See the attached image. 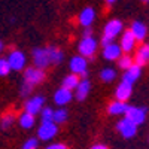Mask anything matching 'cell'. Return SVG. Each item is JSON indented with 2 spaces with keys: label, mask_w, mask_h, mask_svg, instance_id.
<instances>
[{
  "label": "cell",
  "mask_w": 149,
  "mask_h": 149,
  "mask_svg": "<svg viewBox=\"0 0 149 149\" xmlns=\"http://www.w3.org/2000/svg\"><path fill=\"white\" fill-rule=\"evenodd\" d=\"M131 64H134L133 63V60L128 57V55H124V57H119V67L121 69H124V70H127Z\"/></svg>",
  "instance_id": "484cf974"
},
{
  "label": "cell",
  "mask_w": 149,
  "mask_h": 149,
  "mask_svg": "<svg viewBox=\"0 0 149 149\" xmlns=\"http://www.w3.org/2000/svg\"><path fill=\"white\" fill-rule=\"evenodd\" d=\"M12 122H14V115L12 113H9V115H5L3 116V119H2V128H9L10 125H12Z\"/></svg>",
  "instance_id": "83f0119b"
},
{
  "label": "cell",
  "mask_w": 149,
  "mask_h": 149,
  "mask_svg": "<svg viewBox=\"0 0 149 149\" xmlns=\"http://www.w3.org/2000/svg\"><path fill=\"white\" fill-rule=\"evenodd\" d=\"M97 49V42L93 37H84L79 43V52L82 57H93Z\"/></svg>",
  "instance_id": "277c9868"
},
{
  "label": "cell",
  "mask_w": 149,
  "mask_h": 149,
  "mask_svg": "<svg viewBox=\"0 0 149 149\" xmlns=\"http://www.w3.org/2000/svg\"><path fill=\"white\" fill-rule=\"evenodd\" d=\"M58 131V127L57 124L52 122V121H45L42 122V125L39 127V130H37V137H39L40 140L43 142H48L55 137V134Z\"/></svg>",
  "instance_id": "6da1fadb"
},
{
  "label": "cell",
  "mask_w": 149,
  "mask_h": 149,
  "mask_svg": "<svg viewBox=\"0 0 149 149\" xmlns=\"http://www.w3.org/2000/svg\"><path fill=\"white\" fill-rule=\"evenodd\" d=\"M70 70L73 72V74H86V60L79 55V57H73L70 61Z\"/></svg>",
  "instance_id": "ba28073f"
},
{
  "label": "cell",
  "mask_w": 149,
  "mask_h": 149,
  "mask_svg": "<svg viewBox=\"0 0 149 149\" xmlns=\"http://www.w3.org/2000/svg\"><path fill=\"white\" fill-rule=\"evenodd\" d=\"M52 109H49V107H45L42 110V121H52Z\"/></svg>",
  "instance_id": "f546056e"
},
{
  "label": "cell",
  "mask_w": 149,
  "mask_h": 149,
  "mask_svg": "<svg viewBox=\"0 0 149 149\" xmlns=\"http://www.w3.org/2000/svg\"><path fill=\"white\" fill-rule=\"evenodd\" d=\"M115 76H116V72H115L113 69H104V70L100 73V78H102V81H104V82L113 81Z\"/></svg>",
  "instance_id": "d4e9b609"
},
{
  "label": "cell",
  "mask_w": 149,
  "mask_h": 149,
  "mask_svg": "<svg viewBox=\"0 0 149 149\" xmlns=\"http://www.w3.org/2000/svg\"><path fill=\"white\" fill-rule=\"evenodd\" d=\"M24 79H26V82H29L31 85H36V84H39L45 79V73L42 72V69L29 67L26 70V73H24Z\"/></svg>",
  "instance_id": "52a82bcc"
},
{
  "label": "cell",
  "mask_w": 149,
  "mask_h": 149,
  "mask_svg": "<svg viewBox=\"0 0 149 149\" xmlns=\"http://www.w3.org/2000/svg\"><path fill=\"white\" fill-rule=\"evenodd\" d=\"M79 84V78H78V74H69V76H66L63 79V88H67V90H73V88H76Z\"/></svg>",
  "instance_id": "7402d4cb"
},
{
  "label": "cell",
  "mask_w": 149,
  "mask_h": 149,
  "mask_svg": "<svg viewBox=\"0 0 149 149\" xmlns=\"http://www.w3.org/2000/svg\"><path fill=\"white\" fill-rule=\"evenodd\" d=\"M46 149H67V146L64 143H52V145L46 146Z\"/></svg>",
  "instance_id": "1f68e13d"
},
{
  "label": "cell",
  "mask_w": 149,
  "mask_h": 149,
  "mask_svg": "<svg viewBox=\"0 0 149 149\" xmlns=\"http://www.w3.org/2000/svg\"><path fill=\"white\" fill-rule=\"evenodd\" d=\"M121 46L116 43H109L107 46H104V51H103V57L109 61H113L118 60L121 57Z\"/></svg>",
  "instance_id": "7c38bea8"
},
{
  "label": "cell",
  "mask_w": 149,
  "mask_h": 149,
  "mask_svg": "<svg viewBox=\"0 0 149 149\" xmlns=\"http://www.w3.org/2000/svg\"><path fill=\"white\" fill-rule=\"evenodd\" d=\"M88 93H90V82L86 79H84L82 82L79 81V84L76 86V98L78 100H84L88 95Z\"/></svg>",
  "instance_id": "ffe728a7"
},
{
  "label": "cell",
  "mask_w": 149,
  "mask_h": 149,
  "mask_svg": "<svg viewBox=\"0 0 149 149\" xmlns=\"http://www.w3.org/2000/svg\"><path fill=\"white\" fill-rule=\"evenodd\" d=\"M142 2H148V0H142Z\"/></svg>",
  "instance_id": "74e56055"
},
{
  "label": "cell",
  "mask_w": 149,
  "mask_h": 149,
  "mask_svg": "<svg viewBox=\"0 0 149 149\" xmlns=\"http://www.w3.org/2000/svg\"><path fill=\"white\" fill-rule=\"evenodd\" d=\"M37 145H39V143H37V139H29L26 143H24L22 145V149H37Z\"/></svg>",
  "instance_id": "4dcf8cb0"
},
{
  "label": "cell",
  "mask_w": 149,
  "mask_h": 149,
  "mask_svg": "<svg viewBox=\"0 0 149 149\" xmlns=\"http://www.w3.org/2000/svg\"><path fill=\"white\" fill-rule=\"evenodd\" d=\"M9 72H10V67H9L8 60L2 58V60H0V76H6Z\"/></svg>",
  "instance_id": "4316f807"
},
{
  "label": "cell",
  "mask_w": 149,
  "mask_h": 149,
  "mask_svg": "<svg viewBox=\"0 0 149 149\" xmlns=\"http://www.w3.org/2000/svg\"><path fill=\"white\" fill-rule=\"evenodd\" d=\"M130 31H131V34L134 36L136 42H137V40H143L145 37H146L148 29H146L145 24H142L140 21H136V22H133V26H131Z\"/></svg>",
  "instance_id": "5bb4252c"
},
{
  "label": "cell",
  "mask_w": 149,
  "mask_h": 149,
  "mask_svg": "<svg viewBox=\"0 0 149 149\" xmlns=\"http://www.w3.org/2000/svg\"><path fill=\"white\" fill-rule=\"evenodd\" d=\"M91 33H93V31H91V29H90V27H86V29H85V31H84V36H85V37H90V36H91Z\"/></svg>",
  "instance_id": "836d02e7"
},
{
  "label": "cell",
  "mask_w": 149,
  "mask_h": 149,
  "mask_svg": "<svg viewBox=\"0 0 149 149\" xmlns=\"http://www.w3.org/2000/svg\"><path fill=\"white\" fill-rule=\"evenodd\" d=\"M136 45V39H134V36L131 34L130 30H127L125 33L122 34V39H121V51H125V52H130L133 51V48Z\"/></svg>",
  "instance_id": "9a60e30c"
},
{
  "label": "cell",
  "mask_w": 149,
  "mask_h": 149,
  "mask_svg": "<svg viewBox=\"0 0 149 149\" xmlns=\"http://www.w3.org/2000/svg\"><path fill=\"white\" fill-rule=\"evenodd\" d=\"M95 18V12L93 8H85L82 12H81V15H79V22L82 24L84 27H90L93 21Z\"/></svg>",
  "instance_id": "e0dca14e"
},
{
  "label": "cell",
  "mask_w": 149,
  "mask_h": 149,
  "mask_svg": "<svg viewBox=\"0 0 149 149\" xmlns=\"http://www.w3.org/2000/svg\"><path fill=\"white\" fill-rule=\"evenodd\" d=\"M125 118L130 119L136 125H140L146 118V109H140V107H134V106H128L125 110Z\"/></svg>",
  "instance_id": "7a4b0ae2"
},
{
  "label": "cell",
  "mask_w": 149,
  "mask_h": 149,
  "mask_svg": "<svg viewBox=\"0 0 149 149\" xmlns=\"http://www.w3.org/2000/svg\"><path fill=\"white\" fill-rule=\"evenodd\" d=\"M127 107H128V104L125 102L116 100V102L109 104V109L107 110H109L110 115H124V113H125V110H127Z\"/></svg>",
  "instance_id": "ac0fdd59"
},
{
  "label": "cell",
  "mask_w": 149,
  "mask_h": 149,
  "mask_svg": "<svg viewBox=\"0 0 149 149\" xmlns=\"http://www.w3.org/2000/svg\"><path fill=\"white\" fill-rule=\"evenodd\" d=\"M140 72H142L140 66H137V64H131V66L127 69V72L124 73V78H122V81H124V82H127V84H130V85H133L136 81L139 79V76H140Z\"/></svg>",
  "instance_id": "8fae6325"
},
{
  "label": "cell",
  "mask_w": 149,
  "mask_h": 149,
  "mask_svg": "<svg viewBox=\"0 0 149 149\" xmlns=\"http://www.w3.org/2000/svg\"><path fill=\"white\" fill-rule=\"evenodd\" d=\"M131 91H133L131 85L122 81V82L118 85V88H116V100H119V102H125L127 98H130Z\"/></svg>",
  "instance_id": "2e32d148"
},
{
  "label": "cell",
  "mask_w": 149,
  "mask_h": 149,
  "mask_svg": "<svg viewBox=\"0 0 149 149\" xmlns=\"http://www.w3.org/2000/svg\"><path fill=\"white\" fill-rule=\"evenodd\" d=\"M6 60H8L9 67L12 70H22V67L26 66V55H24L21 51L10 52L9 58H6Z\"/></svg>",
  "instance_id": "5b68a950"
},
{
  "label": "cell",
  "mask_w": 149,
  "mask_h": 149,
  "mask_svg": "<svg viewBox=\"0 0 149 149\" xmlns=\"http://www.w3.org/2000/svg\"><path fill=\"white\" fill-rule=\"evenodd\" d=\"M31 90H33V85H31V84H29V82H24V84H22V86H21V95H22V97L30 95Z\"/></svg>",
  "instance_id": "f1b7e54d"
},
{
  "label": "cell",
  "mask_w": 149,
  "mask_h": 149,
  "mask_svg": "<svg viewBox=\"0 0 149 149\" xmlns=\"http://www.w3.org/2000/svg\"><path fill=\"white\" fill-rule=\"evenodd\" d=\"M91 149H107L104 145H95V146H93Z\"/></svg>",
  "instance_id": "e575fe53"
},
{
  "label": "cell",
  "mask_w": 149,
  "mask_h": 149,
  "mask_svg": "<svg viewBox=\"0 0 149 149\" xmlns=\"http://www.w3.org/2000/svg\"><path fill=\"white\" fill-rule=\"evenodd\" d=\"M149 60V46L148 45H143L139 51H137V55H136V64L137 66H145Z\"/></svg>",
  "instance_id": "d6986e66"
},
{
  "label": "cell",
  "mask_w": 149,
  "mask_h": 149,
  "mask_svg": "<svg viewBox=\"0 0 149 149\" xmlns=\"http://www.w3.org/2000/svg\"><path fill=\"white\" fill-rule=\"evenodd\" d=\"M43 103H45V98L42 95H34L33 98L27 100V103H26V112H29V113H31V115H36L37 112L42 110Z\"/></svg>",
  "instance_id": "9c48e42d"
},
{
  "label": "cell",
  "mask_w": 149,
  "mask_h": 149,
  "mask_svg": "<svg viewBox=\"0 0 149 149\" xmlns=\"http://www.w3.org/2000/svg\"><path fill=\"white\" fill-rule=\"evenodd\" d=\"M48 49V57H49V63H60L61 60H63V52L60 51L58 48H55V46H49V48H46Z\"/></svg>",
  "instance_id": "44dd1931"
},
{
  "label": "cell",
  "mask_w": 149,
  "mask_h": 149,
  "mask_svg": "<svg viewBox=\"0 0 149 149\" xmlns=\"http://www.w3.org/2000/svg\"><path fill=\"white\" fill-rule=\"evenodd\" d=\"M67 116H69V113H67L66 109H58L57 112H52V122L61 124L67 119Z\"/></svg>",
  "instance_id": "cb8c5ba5"
},
{
  "label": "cell",
  "mask_w": 149,
  "mask_h": 149,
  "mask_svg": "<svg viewBox=\"0 0 149 149\" xmlns=\"http://www.w3.org/2000/svg\"><path fill=\"white\" fill-rule=\"evenodd\" d=\"M19 125L22 128H31L34 125V115L29 113V112H24L19 116Z\"/></svg>",
  "instance_id": "603a6c76"
},
{
  "label": "cell",
  "mask_w": 149,
  "mask_h": 149,
  "mask_svg": "<svg viewBox=\"0 0 149 149\" xmlns=\"http://www.w3.org/2000/svg\"><path fill=\"white\" fill-rule=\"evenodd\" d=\"M72 91L70 90H67V88H61L55 93V95H54V100H55V103L58 104V106H64V104H67L70 100H72Z\"/></svg>",
  "instance_id": "4fadbf2b"
},
{
  "label": "cell",
  "mask_w": 149,
  "mask_h": 149,
  "mask_svg": "<svg viewBox=\"0 0 149 149\" xmlns=\"http://www.w3.org/2000/svg\"><path fill=\"white\" fill-rule=\"evenodd\" d=\"M2 46H3V45H2V42H0V51H2Z\"/></svg>",
  "instance_id": "8d00e7d4"
},
{
  "label": "cell",
  "mask_w": 149,
  "mask_h": 149,
  "mask_svg": "<svg viewBox=\"0 0 149 149\" xmlns=\"http://www.w3.org/2000/svg\"><path fill=\"white\" fill-rule=\"evenodd\" d=\"M102 43H103V46H107L109 43H112V39H109V37H104V36H103V39H102Z\"/></svg>",
  "instance_id": "d6a6232c"
},
{
  "label": "cell",
  "mask_w": 149,
  "mask_h": 149,
  "mask_svg": "<svg viewBox=\"0 0 149 149\" xmlns=\"http://www.w3.org/2000/svg\"><path fill=\"white\" fill-rule=\"evenodd\" d=\"M122 30V22L119 19H112L106 24L104 27V37H109V39H113L116 37Z\"/></svg>",
  "instance_id": "30bf717a"
},
{
  "label": "cell",
  "mask_w": 149,
  "mask_h": 149,
  "mask_svg": "<svg viewBox=\"0 0 149 149\" xmlns=\"http://www.w3.org/2000/svg\"><path fill=\"white\" fill-rule=\"evenodd\" d=\"M118 131L122 134V137H125V139H131L136 136V133H137V125L136 124H133L130 119L127 118H124L118 122Z\"/></svg>",
  "instance_id": "3957f363"
},
{
  "label": "cell",
  "mask_w": 149,
  "mask_h": 149,
  "mask_svg": "<svg viewBox=\"0 0 149 149\" xmlns=\"http://www.w3.org/2000/svg\"><path fill=\"white\" fill-rule=\"evenodd\" d=\"M107 2H109V3H113V2H115V0H107Z\"/></svg>",
  "instance_id": "d590c367"
},
{
  "label": "cell",
  "mask_w": 149,
  "mask_h": 149,
  "mask_svg": "<svg viewBox=\"0 0 149 149\" xmlns=\"http://www.w3.org/2000/svg\"><path fill=\"white\" fill-rule=\"evenodd\" d=\"M33 60H34V66L37 69H45L49 64L48 49H43V48L34 49V51H33Z\"/></svg>",
  "instance_id": "8992f818"
}]
</instances>
